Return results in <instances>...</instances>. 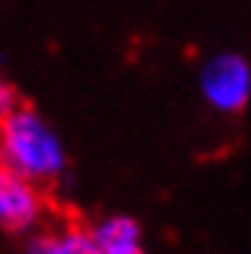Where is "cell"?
Masks as SVG:
<instances>
[{
  "instance_id": "1",
  "label": "cell",
  "mask_w": 251,
  "mask_h": 254,
  "mask_svg": "<svg viewBox=\"0 0 251 254\" xmlns=\"http://www.w3.org/2000/svg\"><path fill=\"white\" fill-rule=\"evenodd\" d=\"M0 162L9 175L49 187L67 172V147L40 111L15 104L0 117Z\"/></svg>"
},
{
  "instance_id": "2",
  "label": "cell",
  "mask_w": 251,
  "mask_h": 254,
  "mask_svg": "<svg viewBox=\"0 0 251 254\" xmlns=\"http://www.w3.org/2000/svg\"><path fill=\"white\" fill-rule=\"evenodd\" d=\"M199 92L214 114H239L251 101V62L239 52H214L199 67Z\"/></svg>"
},
{
  "instance_id": "3",
  "label": "cell",
  "mask_w": 251,
  "mask_h": 254,
  "mask_svg": "<svg viewBox=\"0 0 251 254\" xmlns=\"http://www.w3.org/2000/svg\"><path fill=\"white\" fill-rule=\"evenodd\" d=\"M46 214V199L40 184L19 175L0 178V230L6 233H34Z\"/></svg>"
},
{
  "instance_id": "4",
  "label": "cell",
  "mask_w": 251,
  "mask_h": 254,
  "mask_svg": "<svg viewBox=\"0 0 251 254\" xmlns=\"http://www.w3.org/2000/svg\"><path fill=\"white\" fill-rule=\"evenodd\" d=\"M95 254H138L144 245V233L129 214H111L89 227Z\"/></svg>"
},
{
  "instance_id": "5",
  "label": "cell",
  "mask_w": 251,
  "mask_h": 254,
  "mask_svg": "<svg viewBox=\"0 0 251 254\" xmlns=\"http://www.w3.org/2000/svg\"><path fill=\"white\" fill-rule=\"evenodd\" d=\"M28 248L37 254H95L92 233L77 224H62V227H52L46 233L31 236Z\"/></svg>"
},
{
  "instance_id": "6",
  "label": "cell",
  "mask_w": 251,
  "mask_h": 254,
  "mask_svg": "<svg viewBox=\"0 0 251 254\" xmlns=\"http://www.w3.org/2000/svg\"><path fill=\"white\" fill-rule=\"evenodd\" d=\"M19 104V98H15V89H12V83L0 74V117H3L6 111H12V107Z\"/></svg>"
},
{
  "instance_id": "7",
  "label": "cell",
  "mask_w": 251,
  "mask_h": 254,
  "mask_svg": "<svg viewBox=\"0 0 251 254\" xmlns=\"http://www.w3.org/2000/svg\"><path fill=\"white\" fill-rule=\"evenodd\" d=\"M6 175V169H3V162H0V178H3Z\"/></svg>"
}]
</instances>
